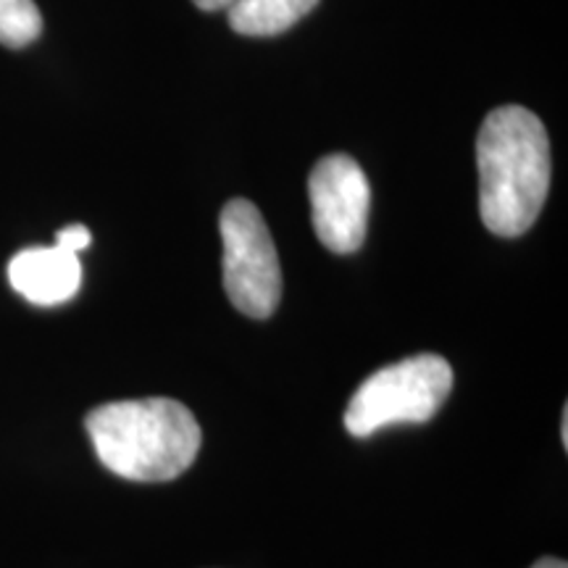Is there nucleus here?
<instances>
[{"mask_svg": "<svg viewBox=\"0 0 568 568\" xmlns=\"http://www.w3.org/2000/svg\"><path fill=\"white\" fill-rule=\"evenodd\" d=\"M560 435H564V447H568V410H564V424H560Z\"/></svg>", "mask_w": 568, "mask_h": 568, "instance_id": "nucleus-12", "label": "nucleus"}, {"mask_svg": "<svg viewBox=\"0 0 568 568\" xmlns=\"http://www.w3.org/2000/svg\"><path fill=\"white\" fill-rule=\"evenodd\" d=\"M453 389V368L443 355L422 353L379 368L355 389L345 410L353 437H372L395 424H424Z\"/></svg>", "mask_w": 568, "mask_h": 568, "instance_id": "nucleus-3", "label": "nucleus"}, {"mask_svg": "<svg viewBox=\"0 0 568 568\" xmlns=\"http://www.w3.org/2000/svg\"><path fill=\"white\" fill-rule=\"evenodd\" d=\"M481 222L497 237H518L537 222L550 190V140L524 105L495 109L477 138Z\"/></svg>", "mask_w": 568, "mask_h": 568, "instance_id": "nucleus-1", "label": "nucleus"}, {"mask_svg": "<svg viewBox=\"0 0 568 568\" xmlns=\"http://www.w3.org/2000/svg\"><path fill=\"white\" fill-rule=\"evenodd\" d=\"M42 17L34 0H0V45L24 48L40 38Z\"/></svg>", "mask_w": 568, "mask_h": 568, "instance_id": "nucleus-8", "label": "nucleus"}, {"mask_svg": "<svg viewBox=\"0 0 568 568\" xmlns=\"http://www.w3.org/2000/svg\"><path fill=\"white\" fill-rule=\"evenodd\" d=\"M9 282L21 297L42 308L61 305L80 293L82 264L77 253L51 247H24L11 258Z\"/></svg>", "mask_w": 568, "mask_h": 568, "instance_id": "nucleus-6", "label": "nucleus"}, {"mask_svg": "<svg viewBox=\"0 0 568 568\" xmlns=\"http://www.w3.org/2000/svg\"><path fill=\"white\" fill-rule=\"evenodd\" d=\"M311 216L322 245L332 253H355L366 240L372 187L358 161L345 153L326 155L308 180Z\"/></svg>", "mask_w": 568, "mask_h": 568, "instance_id": "nucleus-5", "label": "nucleus"}, {"mask_svg": "<svg viewBox=\"0 0 568 568\" xmlns=\"http://www.w3.org/2000/svg\"><path fill=\"white\" fill-rule=\"evenodd\" d=\"M224 290L240 314L268 318L282 297V268L272 232L251 201H230L219 216Z\"/></svg>", "mask_w": 568, "mask_h": 568, "instance_id": "nucleus-4", "label": "nucleus"}, {"mask_svg": "<svg viewBox=\"0 0 568 568\" xmlns=\"http://www.w3.org/2000/svg\"><path fill=\"white\" fill-rule=\"evenodd\" d=\"M193 3L203 11H226L234 0H193Z\"/></svg>", "mask_w": 568, "mask_h": 568, "instance_id": "nucleus-10", "label": "nucleus"}, {"mask_svg": "<svg viewBox=\"0 0 568 568\" xmlns=\"http://www.w3.org/2000/svg\"><path fill=\"white\" fill-rule=\"evenodd\" d=\"M90 243H92V234L88 226H82V224L63 226V230L55 234V245L63 247V251H69V253H82L84 247H90Z\"/></svg>", "mask_w": 568, "mask_h": 568, "instance_id": "nucleus-9", "label": "nucleus"}, {"mask_svg": "<svg viewBox=\"0 0 568 568\" xmlns=\"http://www.w3.org/2000/svg\"><path fill=\"white\" fill-rule=\"evenodd\" d=\"M88 435L101 464L130 481H172L193 466L203 432L172 397L116 400L90 410Z\"/></svg>", "mask_w": 568, "mask_h": 568, "instance_id": "nucleus-2", "label": "nucleus"}, {"mask_svg": "<svg viewBox=\"0 0 568 568\" xmlns=\"http://www.w3.org/2000/svg\"><path fill=\"white\" fill-rule=\"evenodd\" d=\"M531 568H568L566 566V560H558V558H542V560H537L535 566Z\"/></svg>", "mask_w": 568, "mask_h": 568, "instance_id": "nucleus-11", "label": "nucleus"}, {"mask_svg": "<svg viewBox=\"0 0 568 568\" xmlns=\"http://www.w3.org/2000/svg\"><path fill=\"white\" fill-rule=\"evenodd\" d=\"M318 0H234L226 9L230 27L245 38H274L308 17Z\"/></svg>", "mask_w": 568, "mask_h": 568, "instance_id": "nucleus-7", "label": "nucleus"}]
</instances>
